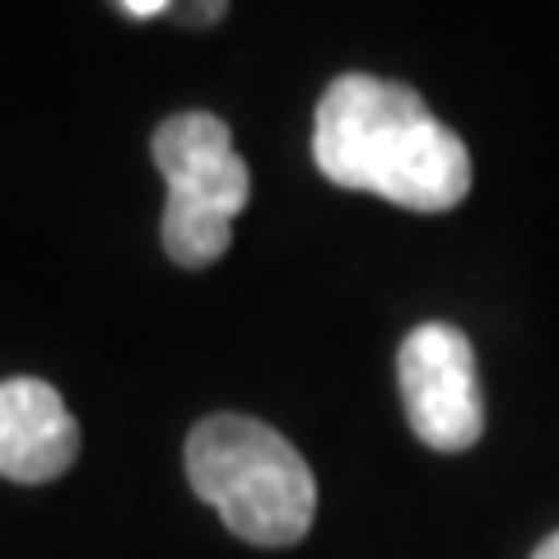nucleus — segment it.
<instances>
[{
    "mask_svg": "<svg viewBox=\"0 0 559 559\" xmlns=\"http://www.w3.org/2000/svg\"><path fill=\"white\" fill-rule=\"evenodd\" d=\"M121 10L131 14V20H154V14H164V10H173L178 0H117Z\"/></svg>",
    "mask_w": 559,
    "mask_h": 559,
    "instance_id": "obj_7",
    "label": "nucleus"
},
{
    "mask_svg": "<svg viewBox=\"0 0 559 559\" xmlns=\"http://www.w3.org/2000/svg\"><path fill=\"white\" fill-rule=\"evenodd\" d=\"M187 480L248 546H299L318 513L304 452L252 415L201 419L187 433Z\"/></svg>",
    "mask_w": 559,
    "mask_h": 559,
    "instance_id": "obj_2",
    "label": "nucleus"
},
{
    "mask_svg": "<svg viewBox=\"0 0 559 559\" xmlns=\"http://www.w3.org/2000/svg\"><path fill=\"white\" fill-rule=\"evenodd\" d=\"M80 457V425L61 392L43 378L0 382V476L47 485Z\"/></svg>",
    "mask_w": 559,
    "mask_h": 559,
    "instance_id": "obj_5",
    "label": "nucleus"
},
{
    "mask_svg": "<svg viewBox=\"0 0 559 559\" xmlns=\"http://www.w3.org/2000/svg\"><path fill=\"white\" fill-rule=\"evenodd\" d=\"M312 159L326 182L419 215H443L471 191L462 135L448 131L411 84L378 75H341L326 84L312 121Z\"/></svg>",
    "mask_w": 559,
    "mask_h": 559,
    "instance_id": "obj_1",
    "label": "nucleus"
},
{
    "mask_svg": "<svg viewBox=\"0 0 559 559\" xmlns=\"http://www.w3.org/2000/svg\"><path fill=\"white\" fill-rule=\"evenodd\" d=\"M150 154L168 182L164 252L187 271L215 266L252 197V173L234 150L229 127L215 112H173L154 131Z\"/></svg>",
    "mask_w": 559,
    "mask_h": 559,
    "instance_id": "obj_3",
    "label": "nucleus"
},
{
    "mask_svg": "<svg viewBox=\"0 0 559 559\" xmlns=\"http://www.w3.org/2000/svg\"><path fill=\"white\" fill-rule=\"evenodd\" d=\"M401 401L415 439L433 452H466L485 433V401L476 349L448 322H425L401 341L396 355Z\"/></svg>",
    "mask_w": 559,
    "mask_h": 559,
    "instance_id": "obj_4",
    "label": "nucleus"
},
{
    "mask_svg": "<svg viewBox=\"0 0 559 559\" xmlns=\"http://www.w3.org/2000/svg\"><path fill=\"white\" fill-rule=\"evenodd\" d=\"M229 10V0H187V24H215L219 14Z\"/></svg>",
    "mask_w": 559,
    "mask_h": 559,
    "instance_id": "obj_6",
    "label": "nucleus"
},
{
    "mask_svg": "<svg viewBox=\"0 0 559 559\" xmlns=\"http://www.w3.org/2000/svg\"><path fill=\"white\" fill-rule=\"evenodd\" d=\"M532 559H559V532L555 536H546V540H540V546H536V555Z\"/></svg>",
    "mask_w": 559,
    "mask_h": 559,
    "instance_id": "obj_8",
    "label": "nucleus"
}]
</instances>
